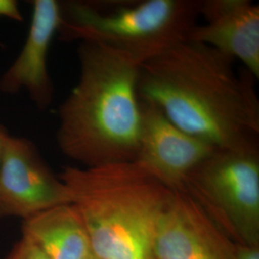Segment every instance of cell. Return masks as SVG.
<instances>
[{
  "label": "cell",
  "instance_id": "1",
  "mask_svg": "<svg viewBox=\"0 0 259 259\" xmlns=\"http://www.w3.org/2000/svg\"><path fill=\"white\" fill-rule=\"evenodd\" d=\"M231 57L184 40L139 67V99L217 149L259 150L257 80Z\"/></svg>",
  "mask_w": 259,
  "mask_h": 259
},
{
  "label": "cell",
  "instance_id": "2",
  "mask_svg": "<svg viewBox=\"0 0 259 259\" xmlns=\"http://www.w3.org/2000/svg\"><path fill=\"white\" fill-rule=\"evenodd\" d=\"M78 59V82L59 109V148L83 168L135 162L140 131V66L90 41L79 42Z\"/></svg>",
  "mask_w": 259,
  "mask_h": 259
},
{
  "label": "cell",
  "instance_id": "3",
  "mask_svg": "<svg viewBox=\"0 0 259 259\" xmlns=\"http://www.w3.org/2000/svg\"><path fill=\"white\" fill-rule=\"evenodd\" d=\"M101 259H156L157 228L174 191L136 162L65 166L59 174Z\"/></svg>",
  "mask_w": 259,
  "mask_h": 259
},
{
  "label": "cell",
  "instance_id": "4",
  "mask_svg": "<svg viewBox=\"0 0 259 259\" xmlns=\"http://www.w3.org/2000/svg\"><path fill=\"white\" fill-rule=\"evenodd\" d=\"M202 0H72L61 3L58 35L90 41L139 66L187 39L200 19Z\"/></svg>",
  "mask_w": 259,
  "mask_h": 259
},
{
  "label": "cell",
  "instance_id": "5",
  "mask_svg": "<svg viewBox=\"0 0 259 259\" xmlns=\"http://www.w3.org/2000/svg\"><path fill=\"white\" fill-rule=\"evenodd\" d=\"M180 191L190 195L233 242L259 245V150H216Z\"/></svg>",
  "mask_w": 259,
  "mask_h": 259
},
{
  "label": "cell",
  "instance_id": "6",
  "mask_svg": "<svg viewBox=\"0 0 259 259\" xmlns=\"http://www.w3.org/2000/svg\"><path fill=\"white\" fill-rule=\"evenodd\" d=\"M65 204H70L68 189L36 144L10 136L0 159V218L24 220Z\"/></svg>",
  "mask_w": 259,
  "mask_h": 259
},
{
  "label": "cell",
  "instance_id": "7",
  "mask_svg": "<svg viewBox=\"0 0 259 259\" xmlns=\"http://www.w3.org/2000/svg\"><path fill=\"white\" fill-rule=\"evenodd\" d=\"M140 131L136 163L173 191L218 150L179 128L153 103L139 99Z\"/></svg>",
  "mask_w": 259,
  "mask_h": 259
},
{
  "label": "cell",
  "instance_id": "8",
  "mask_svg": "<svg viewBox=\"0 0 259 259\" xmlns=\"http://www.w3.org/2000/svg\"><path fill=\"white\" fill-rule=\"evenodd\" d=\"M156 259H235L234 242L185 191L174 196L155 240Z\"/></svg>",
  "mask_w": 259,
  "mask_h": 259
},
{
  "label": "cell",
  "instance_id": "9",
  "mask_svg": "<svg viewBox=\"0 0 259 259\" xmlns=\"http://www.w3.org/2000/svg\"><path fill=\"white\" fill-rule=\"evenodd\" d=\"M27 37L19 56L0 78V92L28 93L40 111L51 105L54 85L48 70V53L61 23V2L35 0Z\"/></svg>",
  "mask_w": 259,
  "mask_h": 259
},
{
  "label": "cell",
  "instance_id": "10",
  "mask_svg": "<svg viewBox=\"0 0 259 259\" xmlns=\"http://www.w3.org/2000/svg\"><path fill=\"white\" fill-rule=\"evenodd\" d=\"M203 23L187 40L212 47L259 78V6L250 0H202Z\"/></svg>",
  "mask_w": 259,
  "mask_h": 259
},
{
  "label": "cell",
  "instance_id": "11",
  "mask_svg": "<svg viewBox=\"0 0 259 259\" xmlns=\"http://www.w3.org/2000/svg\"><path fill=\"white\" fill-rule=\"evenodd\" d=\"M22 237L48 259H85L93 252L83 221L71 204H61L22 220Z\"/></svg>",
  "mask_w": 259,
  "mask_h": 259
},
{
  "label": "cell",
  "instance_id": "12",
  "mask_svg": "<svg viewBox=\"0 0 259 259\" xmlns=\"http://www.w3.org/2000/svg\"><path fill=\"white\" fill-rule=\"evenodd\" d=\"M4 259H48L41 250L25 237L15 244L9 254Z\"/></svg>",
  "mask_w": 259,
  "mask_h": 259
},
{
  "label": "cell",
  "instance_id": "13",
  "mask_svg": "<svg viewBox=\"0 0 259 259\" xmlns=\"http://www.w3.org/2000/svg\"><path fill=\"white\" fill-rule=\"evenodd\" d=\"M0 18L22 21L23 18L19 10V3L15 0H0Z\"/></svg>",
  "mask_w": 259,
  "mask_h": 259
},
{
  "label": "cell",
  "instance_id": "14",
  "mask_svg": "<svg viewBox=\"0 0 259 259\" xmlns=\"http://www.w3.org/2000/svg\"><path fill=\"white\" fill-rule=\"evenodd\" d=\"M235 259H259V245L234 242Z\"/></svg>",
  "mask_w": 259,
  "mask_h": 259
},
{
  "label": "cell",
  "instance_id": "15",
  "mask_svg": "<svg viewBox=\"0 0 259 259\" xmlns=\"http://www.w3.org/2000/svg\"><path fill=\"white\" fill-rule=\"evenodd\" d=\"M10 136L11 135H10L9 132L0 123V159L2 157L3 150H4L5 144L7 142V139H9Z\"/></svg>",
  "mask_w": 259,
  "mask_h": 259
},
{
  "label": "cell",
  "instance_id": "16",
  "mask_svg": "<svg viewBox=\"0 0 259 259\" xmlns=\"http://www.w3.org/2000/svg\"><path fill=\"white\" fill-rule=\"evenodd\" d=\"M85 259H101L100 257H98V256H96L94 253H92L90 256H88Z\"/></svg>",
  "mask_w": 259,
  "mask_h": 259
}]
</instances>
